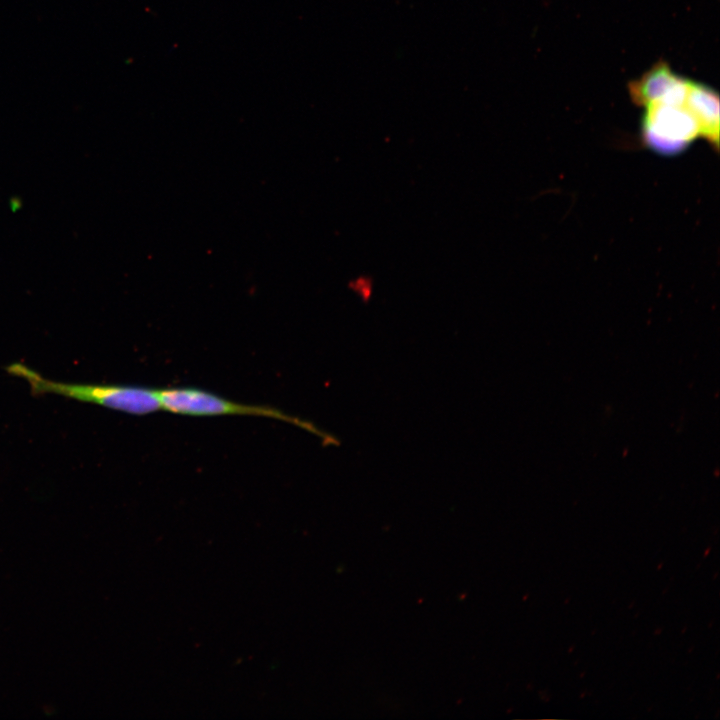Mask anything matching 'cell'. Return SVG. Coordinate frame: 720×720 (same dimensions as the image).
<instances>
[{
	"label": "cell",
	"instance_id": "6da1fadb",
	"mask_svg": "<svg viewBox=\"0 0 720 720\" xmlns=\"http://www.w3.org/2000/svg\"><path fill=\"white\" fill-rule=\"evenodd\" d=\"M7 371L23 378L34 394H56L89 402L109 409L145 415L162 410L158 390L128 385L76 384L53 381L22 363H13Z\"/></svg>",
	"mask_w": 720,
	"mask_h": 720
},
{
	"label": "cell",
	"instance_id": "7a4b0ae2",
	"mask_svg": "<svg viewBox=\"0 0 720 720\" xmlns=\"http://www.w3.org/2000/svg\"><path fill=\"white\" fill-rule=\"evenodd\" d=\"M162 410L191 416L245 415L259 416L288 422L321 437L327 444H336L335 438L312 423L288 415L283 411L257 405L236 403L202 389L171 387L158 390Z\"/></svg>",
	"mask_w": 720,
	"mask_h": 720
},
{
	"label": "cell",
	"instance_id": "3957f363",
	"mask_svg": "<svg viewBox=\"0 0 720 720\" xmlns=\"http://www.w3.org/2000/svg\"><path fill=\"white\" fill-rule=\"evenodd\" d=\"M698 136L699 125L685 103L645 106L642 138L653 151L673 155L685 150Z\"/></svg>",
	"mask_w": 720,
	"mask_h": 720
},
{
	"label": "cell",
	"instance_id": "277c9868",
	"mask_svg": "<svg viewBox=\"0 0 720 720\" xmlns=\"http://www.w3.org/2000/svg\"><path fill=\"white\" fill-rule=\"evenodd\" d=\"M690 80L676 75L666 62H658L639 79L631 81L628 89L632 101L639 106L650 104H683Z\"/></svg>",
	"mask_w": 720,
	"mask_h": 720
},
{
	"label": "cell",
	"instance_id": "5b68a950",
	"mask_svg": "<svg viewBox=\"0 0 720 720\" xmlns=\"http://www.w3.org/2000/svg\"><path fill=\"white\" fill-rule=\"evenodd\" d=\"M685 104L699 125L700 136L718 148L720 120L718 93L706 85L690 81Z\"/></svg>",
	"mask_w": 720,
	"mask_h": 720
}]
</instances>
